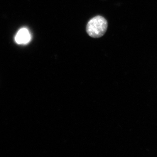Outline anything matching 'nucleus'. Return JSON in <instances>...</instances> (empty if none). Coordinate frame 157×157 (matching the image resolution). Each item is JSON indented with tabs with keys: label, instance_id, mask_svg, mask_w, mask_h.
I'll use <instances>...</instances> for the list:
<instances>
[{
	"label": "nucleus",
	"instance_id": "2",
	"mask_svg": "<svg viewBox=\"0 0 157 157\" xmlns=\"http://www.w3.org/2000/svg\"><path fill=\"white\" fill-rule=\"evenodd\" d=\"M31 35L27 29H21L16 34L15 40L17 44H27L31 40Z\"/></svg>",
	"mask_w": 157,
	"mask_h": 157
},
{
	"label": "nucleus",
	"instance_id": "1",
	"mask_svg": "<svg viewBox=\"0 0 157 157\" xmlns=\"http://www.w3.org/2000/svg\"><path fill=\"white\" fill-rule=\"evenodd\" d=\"M108 27L107 20L101 16H97L90 20L86 25V30L90 36L99 38L103 36Z\"/></svg>",
	"mask_w": 157,
	"mask_h": 157
}]
</instances>
